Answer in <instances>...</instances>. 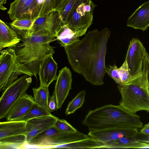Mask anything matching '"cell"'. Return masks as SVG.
<instances>
[{"label":"cell","instance_id":"cell-13","mask_svg":"<svg viewBox=\"0 0 149 149\" xmlns=\"http://www.w3.org/2000/svg\"><path fill=\"white\" fill-rule=\"evenodd\" d=\"M58 118L52 115L35 118L26 121V143L39 134L53 127Z\"/></svg>","mask_w":149,"mask_h":149},{"label":"cell","instance_id":"cell-1","mask_svg":"<svg viewBox=\"0 0 149 149\" xmlns=\"http://www.w3.org/2000/svg\"><path fill=\"white\" fill-rule=\"evenodd\" d=\"M111 33L107 27L100 31L95 29L88 32L79 41L64 47L72 69L93 85L104 84L107 44Z\"/></svg>","mask_w":149,"mask_h":149},{"label":"cell","instance_id":"cell-5","mask_svg":"<svg viewBox=\"0 0 149 149\" xmlns=\"http://www.w3.org/2000/svg\"><path fill=\"white\" fill-rule=\"evenodd\" d=\"M0 55V91H3L19 75L33 76L31 70L18 60L15 49L9 48L1 50Z\"/></svg>","mask_w":149,"mask_h":149},{"label":"cell","instance_id":"cell-27","mask_svg":"<svg viewBox=\"0 0 149 149\" xmlns=\"http://www.w3.org/2000/svg\"><path fill=\"white\" fill-rule=\"evenodd\" d=\"M27 1L15 0L10 4L7 13L11 20L13 21L19 18L22 8Z\"/></svg>","mask_w":149,"mask_h":149},{"label":"cell","instance_id":"cell-35","mask_svg":"<svg viewBox=\"0 0 149 149\" xmlns=\"http://www.w3.org/2000/svg\"><path fill=\"white\" fill-rule=\"evenodd\" d=\"M147 79L148 84L149 85V55L148 57V62L147 65Z\"/></svg>","mask_w":149,"mask_h":149},{"label":"cell","instance_id":"cell-6","mask_svg":"<svg viewBox=\"0 0 149 149\" xmlns=\"http://www.w3.org/2000/svg\"><path fill=\"white\" fill-rule=\"evenodd\" d=\"M78 131L66 132L54 126L39 134L24 146H34L38 148L49 149L52 146L73 143L90 138Z\"/></svg>","mask_w":149,"mask_h":149},{"label":"cell","instance_id":"cell-32","mask_svg":"<svg viewBox=\"0 0 149 149\" xmlns=\"http://www.w3.org/2000/svg\"><path fill=\"white\" fill-rule=\"evenodd\" d=\"M48 106L51 112L58 109L56 99L54 95L49 97L48 102Z\"/></svg>","mask_w":149,"mask_h":149},{"label":"cell","instance_id":"cell-15","mask_svg":"<svg viewBox=\"0 0 149 149\" xmlns=\"http://www.w3.org/2000/svg\"><path fill=\"white\" fill-rule=\"evenodd\" d=\"M127 25L135 29L146 30L149 26V1L137 9L128 19Z\"/></svg>","mask_w":149,"mask_h":149},{"label":"cell","instance_id":"cell-4","mask_svg":"<svg viewBox=\"0 0 149 149\" xmlns=\"http://www.w3.org/2000/svg\"><path fill=\"white\" fill-rule=\"evenodd\" d=\"M147 61L144 63L142 75L125 84H118L121 96L119 105L133 113L141 110L149 112V86L146 77Z\"/></svg>","mask_w":149,"mask_h":149},{"label":"cell","instance_id":"cell-22","mask_svg":"<svg viewBox=\"0 0 149 149\" xmlns=\"http://www.w3.org/2000/svg\"><path fill=\"white\" fill-rule=\"evenodd\" d=\"M33 98L35 103L43 107L51 113L48 106L49 97L48 87L41 85L38 88L32 89Z\"/></svg>","mask_w":149,"mask_h":149},{"label":"cell","instance_id":"cell-36","mask_svg":"<svg viewBox=\"0 0 149 149\" xmlns=\"http://www.w3.org/2000/svg\"><path fill=\"white\" fill-rule=\"evenodd\" d=\"M7 0H0V9L3 10H6L7 9L5 8L3 5L6 2Z\"/></svg>","mask_w":149,"mask_h":149},{"label":"cell","instance_id":"cell-2","mask_svg":"<svg viewBox=\"0 0 149 149\" xmlns=\"http://www.w3.org/2000/svg\"><path fill=\"white\" fill-rule=\"evenodd\" d=\"M82 122L89 131L115 128L138 130L143 125L139 116L128 112L120 105L111 104L90 111Z\"/></svg>","mask_w":149,"mask_h":149},{"label":"cell","instance_id":"cell-37","mask_svg":"<svg viewBox=\"0 0 149 149\" xmlns=\"http://www.w3.org/2000/svg\"><path fill=\"white\" fill-rule=\"evenodd\" d=\"M148 89H149V86H148Z\"/></svg>","mask_w":149,"mask_h":149},{"label":"cell","instance_id":"cell-24","mask_svg":"<svg viewBox=\"0 0 149 149\" xmlns=\"http://www.w3.org/2000/svg\"><path fill=\"white\" fill-rule=\"evenodd\" d=\"M86 91L82 90L68 104L65 113L68 115L74 113L78 109L81 107L85 101Z\"/></svg>","mask_w":149,"mask_h":149},{"label":"cell","instance_id":"cell-34","mask_svg":"<svg viewBox=\"0 0 149 149\" xmlns=\"http://www.w3.org/2000/svg\"><path fill=\"white\" fill-rule=\"evenodd\" d=\"M64 0H55L54 10H57Z\"/></svg>","mask_w":149,"mask_h":149},{"label":"cell","instance_id":"cell-17","mask_svg":"<svg viewBox=\"0 0 149 149\" xmlns=\"http://www.w3.org/2000/svg\"><path fill=\"white\" fill-rule=\"evenodd\" d=\"M88 29L76 28L65 24L58 33L56 39L62 47L70 45L79 41V38L85 34Z\"/></svg>","mask_w":149,"mask_h":149},{"label":"cell","instance_id":"cell-18","mask_svg":"<svg viewBox=\"0 0 149 149\" xmlns=\"http://www.w3.org/2000/svg\"><path fill=\"white\" fill-rule=\"evenodd\" d=\"M21 39L16 32L0 20V50L4 48H13Z\"/></svg>","mask_w":149,"mask_h":149},{"label":"cell","instance_id":"cell-33","mask_svg":"<svg viewBox=\"0 0 149 149\" xmlns=\"http://www.w3.org/2000/svg\"><path fill=\"white\" fill-rule=\"evenodd\" d=\"M140 133L148 136L149 137V123L145 124L141 129Z\"/></svg>","mask_w":149,"mask_h":149},{"label":"cell","instance_id":"cell-30","mask_svg":"<svg viewBox=\"0 0 149 149\" xmlns=\"http://www.w3.org/2000/svg\"><path fill=\"white\" fill-rule=\"evenodd\" d=\"M106 73L111 77L118 84H122L120 77L117 66L114 65L110 66L109 68L106 67Z\"/></svg>","mask_w":149,"mask_h":149},{"label":"cell","instance_id":"cell-26","mask_svg":"<svg viewBox=\"0 0 149 149\" xmlns=\"http://www.w3.org/2000/svg\"><path fill=\"white\" fill-rule=\"evenodd\" d=\"M78 0H64L57 10L63 21L66 24L71 11Z\"/></svg>","mask_w":149,"mask_h":149},{"label":"cell","instance_id":"cell-9","mask_svg":"<svg viewBox=\"0 0 149 149\" xmlns=\"http://www.w3.org/2000/svg\"><path fill=\"white\" fill-rule=\"evenodd\" d=\"M96 6L91 0H78L66 24L76 28H89L93 23V10Z\"/></svg>","mask_w":149,"mask_h":149},{"label":"cell","instance_id":"cell-3","mask_svg":"<svg viewBox=\"0 0 149 149\" xmlns=\"http://www.w3.org/2000/svg\"><path fill=\"white\" fill-rule=\"evenodd\" d=\"M21 38L22 42L13 48L19 61L31 70L37 79L41 61L55 52L54 47L50 43L56 37L47 31H41L27 34Z\"/></svg>","mask_w":149,"mask_h":149},{"label":"cell","instance_id":"cell-10","mask_svg":"<svg viewBox=\"0 0 149 149\" xmlns=\"http://www.w3.org/2000/svg\"><path fill=\"white\" fill-rule=\"evenodd\" d=\"M65 24L62 20L59 12L55 10L45 16L36 19L28 31L22 32L20 36L39 31H46L55 36L57 35Z\"/></svg>","mask_w":149,"mask_h":149},{"label":"cell","instance_id":"cell-29","mask_svg":"<svg viewBox=\"0 0 149 149\" xmlns=\"http://www.w3.org/2000/svg\"><path fill=\"white\" fill-rule=\"evenodd\" d=\"M55 0H44L39 17L48 14L54 9Z\"/></svg>","mask_w":149,"mask_h":149},{"label":"cell","instance_id":"cell-11","mask_svg":"<svg viewBox=\"0 0 149 149\" xmlns=\"http://www.w3.org/2000/svg\"><path fill=\"white\" fill-rule=\"evenodd\" d=\"M138 130L129 128H112L90 131L88 135L91 137L113 148L114 144L121 138L125 136H137Z\"/></svg>","mask_w":149,"mask_h":149},{"label":"cell","instance_id":"cell-14","mask_svg":"<svg viewBox=\"0 0 149 149\" xmlns=\"http://www.w3.org/2000/svg\"><path fill=\"white\" fill-rule=\"evenodd\" d=\"M53 55L46 56L40 62L38 74L41 85L49 87L53 81L57 79V64L53 58Z\"/></svg>","mask_w":149,"mask_h":149},{"label":"cell","instance_id":"cell-12","mask_svg":"<svg viewBox=\"0 0 149 149\" xmlns=\"http://www.w3.org/2000/svg\"><path fill=\"white\" fill-rule=\"evenodd\" d=\"M72 74L67 67L59 71L53 95L56 97L57 109H60L71 89Z\"/></svg>","mask_w":149,"mask_h":149},{"label":"cell","instance_id":"cell-20","mask_svg":"<svg viewBox=\"0 0 149 149\" xmlns=\"http://www.w3.org/2000/svg\"><path fill=\"white\" fill-rule=\"evenodd\" d=\"M55 148L85 149L109 148L104 143L91 137L72 143L52 146L49 149Z\"/></svg>","mask_w":149,"mask_h":149},{"label":"cell","instance_id":"cell-16","mask_svg":"<svg viewBox=\"0 0 149 149\" xmlns=\"http://www.w3.org/2000/svg\"><path fill=\"white\" fill-rule=\"evenodd\" d=\"M35 103L32 96L25 94L11 107L6 118L7 121L14 120L22 117Z\"/></svg>","mask_w":149,"mask_h":149},{"label":"cell","instance_id":"cell-23","mask_svg":"<svg viewBox=\"0 0 149 149\" xmlns=\"http://www.w3.org/2000/svg\"><path fill=\"white\" fill-rule=\"evenodd\" d=\"M51 115L52 114L51 112L35 103L24 116L14 120L26 122L29 120L35 118Z\"/></svg>","mask_w":149,"mask_h":149},{"label":"cell","instance_id":"cell-25","mask_svg":"<svg viewBox=\"0 0 149 149\" xmlns=\"http://www.w3.org/2000/svg\"><path fill=\"white\" fill-rule=\"evenodd\" d=\"M36 19H17L13 21L10 25L17 34L28 31L31 28Z\"/></svg>","mask_w":149,"mask_h":149},{"label":"cell","instance_id":"cell-28","mask_svg":"<svg viewBox=\"0 0 149 149\" xmlns=\"http://www.w3.org/2000/svg\"><path fill=\"white\" fill-rule=\"evenodd\" d=\"M54 126L57 129L64 132H71L77 131L66 120L58 118L57 119Z\"/></svg>","mask_w":149,"mask_h":149},{"label":"cell","instance_id":"cell-21","mask_svg":"<svg viewBox=\"0 0 149 149\" xmlns=\"http://www.w3.org/2000/svg\"><path fill=\"white\" fill-rule=\"evenodd\" d=\"M26 143V136L21 135L0 139V149H22Z\"/></svg>","mask_w":149,"mask_h":149},{"label":"cell","instance_id":"cell-8","mask_svg":"<svg viewBox=\"0 0 149 149\" xmlns=\"http://www.w3.org/2000/svg\"><path fill=\"white\" fill-rule=\"evenodd\" d=\"M148 54L139 39L134 38L130 41L125 59L128 67L130 81L142 75L145 60Z\"/></svg>","mask_w":149,"mask_h":149},{"label":"cell","instance_id":"cell-31","mask_svg":"<svg viewBox=\"0 0 149 149\" xmlns=\"http://www.w3.org/2000/svg\"><path fill=\"white\" fill-rule=\"evenodd\" d=\"M118 70L123 84L129 82L130 81L129 70L126 61H125L122 65L118 68Z\"/></svg>","mask_w":149,"mask_h":149},{"label":"cell","instance_id":"cell-7","mask_svg":"<svg viewBox=\"0 0 149 149\" xmlns=\"http://www.w3.org/2000/svg\"><path fill=\"white\" fill-rule=\"evenodd\" d=\"M24 74L14 81L3 91L0 98V119L6 118L10 109L23 96L32 81L31 77Z\"/></svg>","mask_w":149,"mask_h":149},{"label":"cell","instance_id":"cell-19","mask_svg":"<svg viewBox=\"0 0 149 149\" xmlns=\"http://www.w3.org/2000/svg\"><path fill=\"white\" fill-rule=\"evenodd\" d=\"M26 122L11 120L0 123V139L18 135L26 136Z\"/></svg>","mask_w":149,"mask_h":149}]
</instances>
